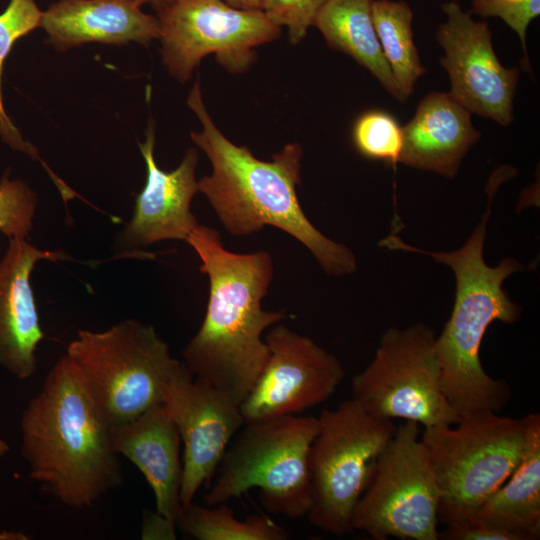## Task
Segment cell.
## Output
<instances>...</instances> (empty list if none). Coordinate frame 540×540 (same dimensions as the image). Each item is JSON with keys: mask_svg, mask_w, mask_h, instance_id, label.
I'll use <instances>...</instances> for the list:
<instances>
[{"mask_svg": "<svg viewBox=\"0 0 540 540\" xmlns=\"http://www.w3.org/2000/svg\"><path fill=\"white\" fill-rule=\"evenodd\" d=\"M435 340L434 329L424 323L389 328L372 361L353 378L351 399L373 416L425 428L455 425L460 416L441 387Z\"/></svg>", "mask_w": 540, "mask_h": 540, "instance_id": "9c48e42d", "label": "cell"}, {"mask_svg": "<svg viewBox=\"0 0 540 540\" xmlns=\"http://www.w3.org/2000/svg\"><path fill=\"white\" fill-rule=\"evenodd\" d=\"M30 478L63 505L92 507L123 480L111 426L64 355L50 368L20 420Z\"/></svg>", "mask_w": 540, "mask_h": 540, "instance_id": "3957f363", "label": "cell"}, {"mask_svg": "<svg viewBox=\"0 0 540 540\" xmlns=\"http://www.w3.org/2000/svg\"><path fill=\"white\" fill-rule=\"evenodd\" d=\"M452 425L425 428L424 444L439 490L438 520L447 526L474 517L519 464L525 446L524 417L493 411L460 417Z\"/></svg>", "mask_w": 540, "mask_h": 540, "instance_id": "8992f818", "label": "cell"}, {"mask_svg": "<svg viewBox=\"0 0 540 540\" xmlns=\"http://www.w3.org/2000/svg\"><path fill=\"white\" fill-rule=\"evenodd\" d=\"M41 27L61 51L89 42L149 45L160 35L157 17L132 0H59L42 13Z\"/></svg>", "mask_w": 540, "mask_h": 540, "instance_id": "ac0fdd59", "label": "cell"}, {"mask_svg": "<svg viewBox=\"0 0 540 540\" xmlns=\"http://www.w3.org/2000/svg\"><path fill=\"white\" fill-rule=\"evenodd\" d=\"M442 9L446 20L436 38L445 51L440 64L449 75V94L470 113L509 125L518 69L505 68L499 62L487 22L474 21L458 0L446 2Z\"/></svg>", "mask_w": 540, "mask_h": 540, "instance_id": "4fadbf2b", "label": "cell"}, {"mask_svg": "<svg viewBox=\"0 0 540 540\" xmlns=\"http://www.w3.org/2000/svg\"><path fill=\"white\" fill-rule=\"evenodd\" d=\"M65 355L111 427L162 405L183 365L152 325L136 319L103 331L79 330Z\"/></svg>", "mask_w": 540, "mask_h": 540, "instance_id": "5b68a950", "label": "cell"}, {"mask_svg": "<svg viewBox=\"0 0 540 540\" xmlns=\"http://www.w3.org/2000/svg\"><path fill=\"white\" fill-rule=\"evenodd\" d=\"M10 450L8 443L0 437V458L4 457Z\"/></svg>", "mask_w": 540, "mask_h": 540, "instance_id": "1f68e13d", "label": "cell"}, {"mask_svg": "<svg viewBox=\"0 0 540 540\" xmlns=\"http://www.w3.org/2000/svg\"><path fill=\"white\" fill-rule=\"evenodd\" d=\"M372 18L383 56L406 99L426 72L413 41V12L405 1L373 0Z\"/></svg>", "mask_w": 540, "mask_h": 540, "instance_id": "7402d4cb", "label": "cell"}, {"mask_svg": "<svg viewBox=\"0 0 540 540\" xmlns=\"http://www.w3.org/2000/svg\"><path fill=\"white\" fill-rule=\"evenodd\" d=\"M111 443L143 474L153 490L156 513L176 524L182 510L180 489L183 465L181 439L164 405L137 418L111 427Z\"/></svg>", "mask_w": 540, "mask_h": 540, "instance_id": "e0dca14e", "label": "cell"}, {"mask_svg": "<svg viewBox=\"0 0 540 540\" xmlns=\"http://www.w3.org/2000/svg\"><path fill=\"white\" fill-rule=\"evenodd\" d=\"M318 421L308 451L311 504L306 516L316 528L344 536L354 532L355 505L397 425L367 413L352 399L323 410Z\"/></svg>", "mask_w": 540, "mask_h": 540, "instance_id": "ba28073f", "label": "cell"}, {"mask_svg": "<svg viewBox=\"0 0 540 540\" xmlns=\"http://www.w3.org/2000/svg\"><path fill=\"white\" fill-rule=\"evenodd\" d=\"M40 260L75 261L61 250H41L27 239L10 238L0 259V367L20 380L38 369L44 338L30 276Z\"/></svg>", "mask_w": 540, "mask_h": 540, "instance_id": "2e32d148", "label": "cell"}, {"mask_svg": "<svg viewBox=\"0 0 540 540\" xmlns=\"http://www.w3.org/2000/svg\"><path fill=\"white\" fill-rule=\"evenodd\" d=\"M327 0H266L262 12L276 26L288 29L292 44L299 43Z\"/></svg>", "mask_w": 540, "mask_h": 540, "instance_id": "4316f807", "label": "cell"}, {"mask_svg": "<svg viewBox=\"0 0 540 540\" xmlns=\"http://www.w3.org/2000/svg\"><path fill=\"white\" fill-rule=\"evenodd\" d=\"M42 13L34 0H10L7 8L0 14V83L3 63L14 43L41 26ZM0 125L3 136L10 145L25 151L28 147L9 123L2 108L0 97Z\"/></svg>", "mask_w": 540, "mask_h": 540, "instance_id": "d4e9b609", "label": "cell"}, {"mask_svg": "<svg viewBox=\"0 0 540 540\" xmlns=\"http://www.w3.org/2000/svg\"><path fill=\"white\" fill-rule=\"evenodd\" d=\"M500 180L496 178L489 184L486 212L461 248L431 252L408 245L395 235L379 243L389 249L428 255L454 272L455 300L449 319L436 336L435 355L443 393L460 417L481 411L498 413L511 398L508 384L492 378L480 360L482 340L490 324H511L521 316L520 306L510 299L503 283L511 274L522 271L523 265L506 257L492 267L483 256L491 202Z\"/></svg>", "mask_w": 540, "mask_h": 540, "instance_id": "277c9868", "label": "cell"}, {"mask_svg": "<svg viewBox=\"0 0 540 540\" xmlns=\"http://www.w3.org/2000/svg\"><path fill=\"white\" fill-rule=\"evenodd\" d=\"M373 0H327L317 13L313 26L329 47L338 50L366 68L383 88L403 102L391 70L383 56L372 18Z\"/></svg>", "mask_w": 540, "mask_h": 540, "instance_id": "44dd1931", "label": "cell"}, {"mask_svg": "<svg viewBox=\"0 0 540 540\" xmlns=\"http://www.w3.org/2000/svg\"><path fill=\"white\" fill-rule=\"evenodd\" d=\"M318 429V417L295 414L245 423L221 459L205 505L227 503L257 488L270 513L306 516L311 504L308 451Z\"/></svg>", "mask_w": 540, "mask_h": 540, "instance_id": "52a82bcc", "label": "cell"}, {"mask_svg": "<svg viewBox=\"0 0 540 540\" xmlns=\"http://www.w3.org/2000/svg\"><path fill=\"white\" fill-rule=\"evenodd\" d=\"M177 526L197 540H286L290 534L268 516L255 514L244 520L235 517L226 504L182 508Z\"/></svg>", "mask_w": 540, "mask_h": 540, "instance_id": "603a6c76", "label": "cell"}, {"mask_svg": "<svg viewBox=\"0 0 540 540\" xmlns=\"http://www.w3.org/2000/svg\"><path fill=\"white\" fill-rule=\"evenodd\" d=\"M36 207V193L25 181L10 179L6 172L0 180V232L8 239H27Z\"/></svg>", "mask_w": 540, "mask_h": 540, "instance_id": "484cf974", "label": "cell"}, {"mask_svg": "<svg viewBox=\"0 0 540 540\" xmlns=\"http://www.w3.org/2000/svg\"><path fill=\"white\" fill-rule=\"evenodd\" d=\"M352 141L363 157L395 167L400 162L403 130L391 114L369 110L355 120Z\"/></svg>", "mask_w": 540, "mask_h": 540, "instance_id": "cb8c5ba5", "label": "cell"}, {"mask_svg": "<svg viewBox=\"0 0 540 540\" xmlns=\"http://www.w3.org/2000/svg\"><path fill=\"white\" fill-rule=\"evenodd\" d=\"M439 539L444 540H519L518 537L497 526L470 519L464 523L447 526L439 532Z\"/></svg>", "mask_w": 540, "mask_h": 540, "instance_id": "f1b7e54d", "label": "cell"}, {"mask_svg": "<svg viewBox=\"0 0 540 540\" xmlns=\"http://www.w3.org/2000/svg\"><path fill=\"white\" fill-rule=\"evenodd\" d=\"M402 130L400 163L447 178L457 174L468 150L480 138L471 113L442 92L426 95Z\"/></svg>", "mask_w": 540, "mask_h": 540, "instance_id": "d6986e66", "label": "cell"}, {"mask_svg": "<svg viewBox=\"0 0 540 540\" xmlns=\"http://www.w3.org/2000/svg\"><path fill=\"white\" fill-rule=\"evenodd\" d=\"M187 104L202 124V130L191 132L190 137L212 167L198 181V192L206 197L226 232L243 237L273 226L303 244L327 274L343 276L357 270L354 253L325 236L302 209L296 190L301 183V145L288 143L268 161L257 158L247 146L236 145L211 119L199 78Z\"/></svg>", "mask_w": 540, "mask_h": 540, "instance_id": "6da1fadb", "label": "cell"}, {"mask_svg": "<svg viewBox=\"0 0 540 540\" xmlns=\"http://www.w3.org/2000/svg\"><path fill=\"white\" fill-rule=\"evenodd\" d=\"M186 242L208 276L209 298L203 322L183 350V363L195 378L241 404L269 358L264 331L288 317L284 309L262 308L274 278L272 256L264 250L229 251L216 229L201 224Z\"/></svg>", "mask_w": 540, "mask_h": 540, "instance_id": "7a4b0ae2", "label": "cell"}, {"mask_svg": "<svg viewBox=\"0 0 540 540\" xmlns=\"http://www.w3.org/2000/svg\"><path fill=\"white\" fill-rule=\"evenodd\" d=\"M155 9L163 63L183 84L210 54L228 72H245L256 48L282 32L264 12L237 9L223 0H167Z\"/></svg>", "mask_w": 540, "mask_h": 540, "instance_id": "8fae6325", "label": "cell"}, {"mask_svg": "<svg viewBox=\"0 0 540 540\" xmlns=\"http://www.w3.org/2000/svg\"><path fill=\"white\" fill-rule=\"evenodd\" d=\"M176 524L156 512L145 514L142 538L143 539H175Z\"/></svg>", "mask_w": 540, "mask_h": 540, "instance_id": "f546056e", "label": "cell"}, {"mask_svg": "<svg viewBox=\"0 0 540 540\" xmlns=\"http://www.w3.org/2000/svg\"><path fill=\"white\" fill-rule=\"evenodd\" d=\"M525 446L511 476L480 505L474 517L518 537H540V415L524 416Z\"/></svg>", "mask_w": 540, "mask_h": 540, "instance_id": "ffe728a7", "label": "cell"}, {"mask_svg": "<svg viewBox=\"0 0 540 540\" xmlns=\"http://www.w3.org/2000/svg\"><path fill=\"white\" fill-rule=\"evenodd\" d=\"M183 443L182 508L216 474L221 459L245 421L240 404L197 379L183 363L163 403Z\"/></svg>", "mask_w": 540, "mask_h": 540, "instance_id": "5bb4252c", "label": "cell"}, {"mask_svg": "<svg viewBox=\"0 0 540 540\" xmlns=\"http://www.w3.org/2000/svg\"><path fill=\"white\" fill-rule=\"evenodd\" d=\"M139 149L146 164V183L135 199L130 221L116 240L117 249L131 257L154 258L144 248L164 240L185 241L198 226L191 211L198 193L197 149L189 148L179 166L172 171L159 168L154 157L155 126L152 121Z\"/></svg>", "mask_w": 540, "mask_h": 540, "instance_id": "9a60e30c", "label": "cell"}, {"mask_svg": "<svg viewBox=\"0 0 540 540\" xmlns=\"http://www.w3.org/2000/svg\"><path fill=\"white\" fill-rule=\"evenodd\" d=\"M472 12L482 17H499L514 30L521 40L524 62L530 70L526 32L531 21L540 14V0H472Z\"/></svg>", "mask_w": 540, "mask_h": 540, "instance_id": "83f0119b", "label": "cell"}, {"mask_svg": "<svg viewBox=\"0 0 540 540\" xmlns=\"http://www.w3.org/2000/svg\"><path fill=\"white\" fill-rule=\"evenodd\" d=\"M439 490L419 424L405 421L378 457L357 501L353 531L374 540H438Z\"/></svg>", "mask_w": 540, "mask_h": 540, "instance_id": "30bf717a", "label": "cell"}, {"mask_svg": "<svg viewBox=\"0 0 540 540\" xmlns=\"http://www.w3.org/2000/svg\"><path fill=\"white\" fill-rule=\"evenodd\" d=\"M265 342L268 361L240 404L245 423L293 415L321 404L345 377L336 356L283 324H275Z\"/></svg>", "mask_w": 540, "mask_h": 540, "instance_id": "7c38bea8", "label": "cell"}, {"mask_svg": "<svg viewBox=\"0 0 540 540\" xmlns=\"http://www.w3.org/2000/svg\"><path fill=\"white\" fill-rule=\"evenodd\" d=\"M228 5L248 11H262L266 0H223Z\"/></svg>", "mask_w": 540, "mask_h": 540, "instance_id": "4dcf8cb0", "label": "cell"}, {"mask_svg": "<svg viewBox=\"0 0 540 540\" xmlns=\"http://www.w3.org/2000/svg\"><path fill=\"white\" fill-rule=\"evenodd\" d=\"M139 4L140 6L146 3H151L154 7L166 2L167 0H132Z\"/></svg>", "mask_w": 540, "mask_h": 540, "instance_id": "d6a6232c", "label": "cell"}]
</instances>
